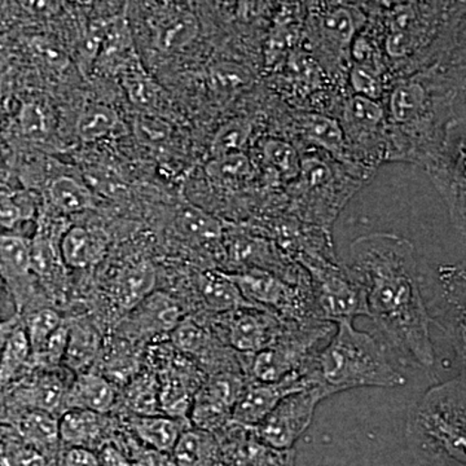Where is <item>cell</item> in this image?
<instances>
[{
    "instance_id": "1",
    "label": "cell",
    "mask_w": 466,
    "mask_h": 466,
    "mask_svg": "<svg viewBox=\"0 0 466 466\" xmlns=\"http://www.w3.org/2000/svg\"><path fill=\"white\" fill-rule=\"evenodd\" d=\"M350 256V269L366 291L368 318L395 348L421 366H433L431 320L412 242L395 233L373 232L352 241Z\"/></svg>"
},
{
    "instance_id": "2",
    "label": "cell",
    "mask_w": 466,
    "mask_h": 466,
    "mask_svg": "<svg viewBox=\"0 0 466 466\" xmlns=\"http://www.w3.org/2000/svg\"><path fill=\"white\" fill-rule=\"evenodd\" d=\"M305 379L325 400L352 389L398 388L406 382L379 342L352 323L337 324L329 341L309 364Z\"/></svg>"
},
{
    "instance_id": "3",
    "label": "cell",
    "mask_w": 466,
    "mask_h": 466,
    "mask_svg": "<svg viewBox=\"0 0 466 466\" xmlns=\"http://www.w3.org/2000/svg\"><path fill=\"white\" fill-rule=\"evenodd\" d=\"M407 437L410 449L431 461L465 466V370L435 385L408 413Z\"/></svg>"
},
{
    "instance_id": "4",
    "label": "cell",
    "mask_w": 466,
    "mask_h": 466,
    "mask_svg": "<svg viewBox=\"0 0 466 466\" xmlns=\"http://www.w3.org/2000/svg\"><path fill=\"white\" fill-rule=\"evenodd\" d=\"M336 324L309 319L285 321L283 329L268 348L250 355L248 377L253 381L278 382L285 377L302 373L318 354L321 343L329 341Z\"/></svg>"
},
{
    "instance_id": "5",
    "label": "cell",
    "mask_w": 466,
    "mask_h": 466,
    "mask_svg": "<svg viewBox=\"0 0 466 466\" xmlns=\"http://www.w3.org/2000/svg\"><path fill=\"white\" fill-rule=\"evenodd\" d=\"M309 274L315 317L328 323H352L368 317L366 291L349 266L333 257L302 256L297 259Z\"/></svg>"
},
{
    "instance_id": "6",
    "label": "cell",
    "mask_w": 466,
    "mask_h": 466,
    "mask_svg": "<svg viewBox=\"0 0 466 466\" xmlns=\"http://www.w3.org/2000/svg\"><path fill=\"white\" fill-rule=\"evenodd\" d=\"M226 274L240 290L242 299L253 308L267 309L285 321L317 319L311 287L288 283L284 279L262 269Z\"/></svg>"
},
{
    "instance_id": "7",
    "label": "cell",
    "mask_w": 466,
    "mask_h": 466,
    "mask_svg": "<svg viewBox=\"0 0 466 466\" xmlns=\"http://www.w3.org/2000/svg\"><path fill=\"white\" fill-rule=\"evenodd\" d=\"M150 364L158 380L162 415L189 422L196 392L207 377L204 370L170 342L158 343L150 350Z\"/></svg>"
},
{
    "instance_id": "8",
    "label": "cell",
    "mask_w": 466,
    "mask_h": 466,
    "mask_svg": "<svg viewBox=\"0 0 466 466\" xmlns=\"http://www.w3.org/2000/svg\"><path fill=\"white\" fill-rule=\"evenodd\" d=\"M325 397L315 386L283 398L259 425L257 437L276 450H291L311 425L317 407Z\"/></svg>"
},
{
    "instance_id": "9",
    "label": "cell",
    "mask_w": 466,
    "mask_h": 466,
    "mask_svg": "<svg viewBox=\"0 0 466 466\" xmlns=\"http://www.w3.org/2000/svg\"><path fill=\"white\" fill-rule=\"evenodd\" d=\"M284 320L267 309L244 306L218 315L217 339L227 348L244 355H256L268 348L283 329Z\"/></svg>"
},
{
    "instance_id": "10",
    "label": "cell",
    "mask_w": 466,
    "mask_h": 466,
    "mask_svg": "<svg viewBox=\"0 0 466 466\" xmlns=\"http://www.w3.org/2000/svg\"><path fill=\"white\" fill-rule=\"evenodd\" d=\"M249 377L241 372H219L205 377L193 400L189 424L217 433L231 421L232 410Z\"/></svg>"
},
{
    "instance_id": "11",
    "label": "cell",
    "mask_w": 466,
    "mask_h": 466,
    "mask_svg": "<svg viewBox=\"0 0 466 466\" xmlns=\"http://www.w3.org/2000/svg\"><path fill=\"white\" fill-rule=\"evenodd\" d=\"M434 164L429 167V174L437 184L450 208L453 226L465 231V126L464 122L451 124L443 150Z\"/></svg>"
},
{
    "instance_id": "12",
    "label": "cell",
    "mask_w": 466,
    "mask_h": 466,
    "mask_svg": "<svg viewBox=\"0 0 466 466\" xmlns=\"http://www.w3.org/2000/svg\"><path fill=\"white\" fill-rule=\"evenodd\" d=\"M216 434L222 466H296V451L263 443L249 426L229 421Z\"/></svg>"
},
{
    "instance_id": "13",
    "label": "cell",
    "mask_w": 466,
    "mask_h": 466,
    "mask_svg": "<svg viewBox=\"0 0 466 466\" xmlns=\"http://www.w3.org/2000/svg\"><path fill=\"white\" fill-rule=\"evenodd\" d=\"M311 388L305 375L296 373L278 382H258L249 380L232 410L231 422L242 426L259 425L283 398L291 392Z\"/></svg>"
},
{
    "instance_id": "14",
    "label": "cell",
    "mask_w": 466,
    "mask_h": 466,
    "mask_svg": "<svg viewBox=\"0 0 466 466\" xmlns=\"http://www.w3.org/2000/svg\"><path fill=\"white\" fill-rule=\"evenodd\" d=\"M447 287L437 297L431 323H435L443 330L447 339L452 343L456 354L465 366V283L464 272L456 269L446 281Z\"/></svg>"
},
{
    "instance_id": "15",
    "label": "cell",
    "mask_w": 466,
    "mask_h": 466,
    "mask_svg": "<svg viewBox=\"0 0 466 466\" xmlns=\"http://www.w3.org/2000/svg\"><path fill=\"white\" fill-rule=\"evenodd\" d=\"M140 64L142 61L135 47L133 33L127 20L125 16L112 18L95 61V70L100 75L118 78L119 76Z\"/></svg>"
},
{
    "instance_id": "16",
    "label": "cell",
    "mask_w": 466,
    "mask_h": 466,
    "mask_svg": "<svg viewBox=\"0 0 466 466\" xmlns=\"http://www.w3.org/2000/svg\"><path fill=\"white\" fill-rule=\"evenodd\" d=\"M60 254L64 265L85 269L99 265L108 250L106 233L84 226L70 227L60 238Z\"/></svg>"
},
{
    "instance_id": "17",
    "label": "cell",
    "mask_w": 466,
    "mask_h": 466,
    "mask_svg": "<svg viewBox=\"0 0 466 466\" xmlns=\"http://www.w3.org/2000/svg\"><path fill=\"white\" fill-rule=\"evenodd\" d=\"M116 389L100 373L84 372L66 389L64 410H85L106 415L116 406Z\"/></svg>"
},
{
    "instance_id": "18",
    "label": "cell",
    "mask_w": 466,
    "mask_h": 466,
    "mask_svg": "<svg viewBox=\"0 0 466 466\" xmlns=\"http://www.w3.org/2000/svg\"><path fill=\"white\" fill-rule=\"evenodd\" d=\"M157 283L155 267L148 260H140L125 267L112 284V297L118 308L135 309L148 299Z\"/></svg>"
},
{
    "instance_id": "19",
    "label": "cell",
    "mask_w": 466,
    "mask_h": 466,
    "mask_svg": "<svg viewBox=\"0 0 466 466\" xmlns=\"http://www.w3.org/2000/svg\"><path fill=\"white\" fill-rule=\"evenodd\" d=\"M131 433L150 450L171 455L180 435L191 424L165 415L133 416L128 422Z\"/></svg>"
},
{
    "instance_id": "20",
    "label": "cell",
    "mask_w": 466,
    "mask_h": 466,
    "mask_svg": "<svg viewBox=\"0 0 466 466\" xmlns=\"http://www.w3.org/2000/svg\"><path fill=\"white\" fill-rule=\"evenodd\" d=\"M170 456L175 466H222L216 434L193 426L183 431Z\"/></svg>"
},
{
    "instance_id": "21",
    "label": "cell",
    "mask_w": 466,
    "mask_h": 466,
    "mask_svg": "<svg viewBox=\"0 0 466 466\" xmlns=\"http://www.w3.org/2000/svg\"><path fill=\"white\" fill-rule=\"evenodd\" d=\"M202 305L211 314L222 315L233 309L250 306L242 299L240 290L229 280L225 271L210 269L201 272L196 280Z\"/></svg>"
},
{
    "instance_id": "22",
    "label": "cell",
    "mask_w": 466,
    "mask_h": 466,
    "mask_svg": "<svg viewBox=\"0 0 466 466\" xmlns=\"http://www.w3.org/2000/svg\"><path fill=\"white\" fill-rule=\"evenodd\" d=\"M32 275L30 241L23 236L0 235V278L14 290L17 302Z\"/></svg>"
},
{
    "instance_id": "23",
    "label": "cell",
    "mask_w": 466,
    "mask_h": 466,
    "mask_svg": "<svg viewBox=\"0 0 466 466\" xmlns=\"http://www.w3.org/2000/svg\"><path fill=\"white\" fill-rule=\"evenodd\" d=\"M175 231L184 241L200 248H214L223 245L225 231L219 220L208 216L201 208L191 207L180 208L175 216Z\"/></svg>"
},
{
    "instance_id": "24",
    "label": "cell",
    "mask_w": 466,
    "mask_h": 466,
    "mask_svg": "<svg viewBox=\"0 0 466 466\" xmlns=\"http://www.w3.org/2000/svg\"><path fill=\"white\" fill-rule=\"evenodd\" d=\"M106 415L85 410H66L58 419V435L67 447L92 450L106 431Z\"/></svg>"
},
{
    "instance_id": "25",
    "label": "cell",
    "mask_w": 466,
    "mask_h": 466,
    "mask_svg": "<svg viewBox=\"0 0 466 466\" xmlns=\"http://www.w3.org/2000/svg\"><path fill=\"white\" fill-rule=\"evenodd\" d=\"M69 339L64 363L75 372H87L88 368L97 360L101 350L100 337L94 325L86 320L67 324Z\"/></svg>"
},
{
    "instance_id": "26",
    "label": "cell",
    "mask_w": 466,
    "mask_h": 466,
    "mask_svg": "<svg viewBox=\"0 0 466 466\" xmlns=\"http://www.w3.org/2000/svg\"><path fill=\"white\" fill-rule=\"evenodd\" d=\"M60 242L55 244L54 238L45 228L39 227L36 235L30 241V262L32 274L48 285L60 284L66 275V265L60 254Z\"/></svg>"
},
{
    "instance_id": "27",
    "label": "cell",
    "mask_w": 466,
    "mask_h": 466,
    "mask_svg": "<svg viewBox=\"0 0 466 466\" xmlns=\"http://www.w3.org/2000/svg\"><path fill=\"white\" fill-rule=\"evenodd\" d=\"M426 86L417 79L401 82L392 90L389 112L392 121L400 125L415 124L425 115L429 106Z\"/></svg>"
},
{
    "instance_id": "28",
    "label": "cell",
    "mask_w": 466,
    "mask_h": 466,
    "mask_svg": "<svg viewBox=\"0 0 466 466\" xmlns=\"http://www.w3.org/2000/svg\"><path fill=\"white\" fill-rule=\"evenodd\" d=\"M198 29V18L189 12H179L165 17L153 26V41L159 51H179L195 41Z\"/></svg>"
},
{
    "instance_id": "29",
    "label": "cell",
    "mask_w": 466,
    "mask_h": 466,
    "mask_svg": "<svg viewBox=\"0 0 466 466\" xmlns=\"http://www.w3.org/2000/svg\"><path fill=\"white\" fill-rule=\"evenodd\" d=\"M48 198L52 207L64 214H78L95 208L90 187L72 177H60L50 184Z\"/></svg>"
},
{
    "instance_id": "30",
    "label": "cell",
    "mask_w": 466,
    "mask_h": 466,
    "mask_svg": "<svg viewBox=\"0 0 466 466\" xmlns=\"http://www.w3.org/2000/svg\"><path fill=\"white\" fill-rule=\"evenodd\" d=\"M126 407L134 416L162 415L159 408L158 380L153 370L139 372L125 385Z\"/></svg>"
},
{
    "instance_id": "31",
    "label": "cell",
    "mask_w": 466,
    "mask_h": 466,
    "mask_svg": "<svg viewBox=\"0 0 466 466\" xmlns=\"http://www.w3.org/2000/svg\"><path fill=\"white\" fill-rule=\"evenodd\" d=\"M66 389L63 381L51 372L36 376L21 391L20 398L30 410L54 413L64 408Z\"/></svg>"
},
{
    "instance_id": "32",
    "label": "cell",
    "mask_w": 466,
    "mask_h": 466,
    "mask_svg": "<svg viewBox=\"0 0 466 466\" xmlns=\"http://www.w3.org/2000/svg\"><path fill=\"white\" fill-rule=\"evenodd\" d=\"M140 372L137 350L125 339H116L109 343L104 354L103 373L113 385H126Z\"/></svg>"
},
{
    "instance_id": "33",
    "label": "cell",
    "mask_w": 466,
    "mask_h": 466,
    "mask_svg": "<svg viewBox=\"0 0 466 466\" xmlns=\"http://www.w3.org/2000/svg\"><path fill=\"white\" fill-rule=\"evenodd\" d=\"M32 359L25 329L16 328L5 336L0 351V389L14 381Z\"/></svg>"
},
{
    "instance_id": "34",
    "label": "cell",
    "mask_w": 466,
    "mask_h": 466,
    "mask_svg": "<svg viewBox=\"0 0 466 466\" xmlns=\"http://www.w3.org/2000/svg\"><path fill=\"white\" fill-rule=\"evenodd\" d=\"M119 125L118 113L106 104L86 106L76 122V134L85 143L99 142L115 134Z\"/></svg>"
},
{
    "instance_id": "35",
    "label": "cell",
    "mask_w": 466,
    "mask_h": 466,
    "mask_svg": "<svg viewBox=\"0 0 466 466\" xmlns=\"http://www.w3.org/2000/svg\"><path fill=\"white\" fill-rule=\"evenodd\" d=\"M18 431L26 444L34 449H50L60 441L58 419L54 413L30 410L21 419Z\"/></svg>"
},
{
    "instance_id": "36",
    "label": "cell",
    "mask_w": 466,
    "mask_h": 466,
    "mask_svg": "<svg viewBox=\"0 0 466 466\" xmlns=\"http://www.w3.org/2000/svg\"><path fill=\"white\" fill-rule=\"evenodd\" d=\"M302 130L308 139L332 153L334 157L342 158L345 156V134L334 119L320 115L303 116Z\"/></svg>"
},
{
    "instance_id": "37",
    "label": "cell",
    "mask_w": 466,
    "mask_h": 466,
    "mask_svg": "<svg viewBox=\"0 0 466 466\" xmlns=\"http://www.w3.org/2000/svg\"><path fill=\"white\" fill-rule=\"evenodd\" d=\"M319 32L337 48H349L357 34V21L348 8H333L318 17Z\"/></svg>"
},
{
    "instance_id": "38",
    "label": "cell",
    "mask_w": 466,
    "mask_h": 466,
    "mask_svg": "<svg viewBox=\"0 0 466 466\" xmlns=\"http://www.w3.org/2000/svg\"><path fill=\"white\" fill-rule=\"evenodd\" d=\"M118 78L124 86L128 100L137 108L149 110L157 104L158 86L150 78L143 64L127 70Z\"/></svg>"
},
{
    "instance_id": "39",
    "label": "cell",
    "mask_w": 466,
    "mask_h": 466,
    "mask_svg": "<svg viewBox=\"0 0 466 466\" xmlns=\"http://www.w3.org/2000/svg\"><path fill=\"white\" fill-rule=\"evenodd\" d=\"M250 135L251 125L247 119L236 118L227 122L214 135L211 155L213 157H220V156L241 152L249 140Z\"/></svg>"
},
{
    "instance_id": "40",
    "label": "cell",
    "mask_w": 466,
    "mask_h": 466,
    "mask_svg": "<svg viewBox=\"0 0 466 466\" xmlns=\"http://www.w3.org/2000/svg\"><path fill=\"white\" fill-rule=\"evenodd\" d=\"M382 106L379 101L367 99V97L357 96L350 100L348 109H346V119L350 130L357 133L358 130L367 133V131H375L381 126L383 121Z\"/></svg>"
},
{
    "instance_id": "41",
    "label": "cell",
    "mask_w": 466,
    "mask_h": 466,
    "mask_svg": "<svg viewBox=\"0 0 466 466\" xmlns=\"http://www.w3.org/2000/svg\"><path fill=\"white\" fill-rule=\"evenodd\" d=\"M208 174L222 183H238L253 173L250 159L242 152L214 157L208 165Z\"/></svg>"
},
{
    "instance_id": "42",
    "label": "cell",
    "mask_w": 466,
    "mask_h": 466,
    "mask_svg": "<svg viewBox=\"0 0 466 466\" xmlns=\"http://www.w3.org/2000/svg\"><path fill=\"white\" fill-rule=\"evenodd\" d=\"M263 155L269 165L275 167L285 179L299 174L300 159L290 144L281 140H267L263 146Z\"/></svg>"
},
{
    "instance_id": "43",
    "label": "cell",
    "mask_w": 466,
    "mask_h": 466,
    "mask_svg": "<svg viewBox=\"0 0 466 466\" xmlns=\"http://www.w3.org/2000/svg\"><path fill=\"white\" fill-rule=\"evenodd\" d=\"M63 323L64 320L60 314L52 309H42L32 315L25 330L30 348H32V354L41 348L43 343L47 341Z\"/></svg>"
},
{
    "instance_id": "44",
    "label": "cell",
    "mask_w": 466,
    "mask_h": 466,
    "mask_svg": "<svg viewBox=\"0 0 466 466\" xmlns=\"http://www.w3.org/2000/svg\"><path fill=\"white\" fill-rule=\"evenodd\" d=\"M67 339H69V328L64 321L56 332L52 334L41 348L33 352L30 360H34L36 366L47 370L56 368L58 364L63 363L64 358H66Z\"/></svg>"
},
{
    "instance_id": "45",
    "label": "cell",
    "mask_w": 466,
    "mask_h": 466,
    "mask_svg": "<svg viewBox=\"0 0 466 466\" xmlns=\"http://www.w3.org/2000/svg\"><path fill=\"white\" fill-rule=\"evenodd\" d=\"M110 20L96 21L88 27L86 33L85 41L81 46V58L82 66L88 70L94 67L95 61H96L97 54H99L101 45H103L104 36H106V30H108Z\"/></svg>"
},
{
    "instance_id": "46",
    "label": "cell",
    "mask_w": 466,
    "mask_h": 466,
    "mask_svg": "<svg viewBox=\"0 0 466 466\" xmlns=\"http://www.w3.org/2000/svg\"><path fill=\"white\" fill-rule=\"evenodd\" d=\"M416 46L415 35L408 26H392L391 32L386 36V52L392 58L408 56V55L412 54Z\"/></svg>"
},
{
    "instance_id": "47",
    "label": "cell",
    "mask_w": 466,
    "mask_h": 466,
    "mask_svg": "<svg viewBox=\"0 0 466 466\" xmlns=\"http://www.w3.org/2000/svg\"><path fill=\"white\" fill-rule=\"evenodd\" d=\"M350 79H351L352 87L358 92L359 96L376 101L381 96L383 90L382 85L380 79L377 78L375 73L355 66L354 69L351 70Z\"/></svg>"
},
{
    "instance_id": "48",
    "label": "cell",
    "mask_w": 466,
    "mask_h": 466,
    "mask_svg": "<svg viewBox=\"0 0 466 466\" xmlns=\"http://www.w3.org/2000/svg\"><path fill=\"white\" fill-rule=\"evenodd\" d=\"M26 218V210L17 200L16 195L0 189V227L12 228Z\"/></svg>"
},
{
    "instance_id": "49",
    "label": "cell",
    "mask_w": 466,
    "mask_h": 466,
    "mask_svg": "<svg viewBox=\"0 0 466 466\" xmlns=\"http://www.w3.org/2000/svg\"><path fill=\"white\" fill-rule=\"evenodd\" d=\"M213 84L216 85L218 90L233 91L247 84L248 76L244 70L236 66H218L211 72Z\"/></svg>"
},
{
    "instance_id": "50",
    "label": "cell",
    "mask_w": 466,
    "mask_h": 466,
    "mask_svg": "<svg viewBox=\"0 0 466 466\" xmlns=\"http://www.w3.org/2000/svg\"><path fill=\"white\" fill-rule=\"evenodd\" d=\"M135 131L142 142L158 144L164 142L168 135V126L149 116H142L135 122Z\"/></svg>"
},
{
    "instance_id": "51",
    "label": "cell",
    "mask_w": 466,
    "mask_h": 466,
    "mask_svg": "<svg viewBox=\"0 0 466 466\" xmlns=\"http://www.w3.org/2000/svg\"><path fill=\"white\" fill-rule=\"evenodd\" d=\"M303 182L312 188L323 186L332 177L330 168L318 158H305L300 161V170Z\"/></svg>"
},
{
    "instance_id": "52",
    "label": "cell",
    "mask_w": 466,
    "mask_h": 466,
    "mask_svg": "<svg viewBox=\"0 0 466 466\" xmlns=\"http://www.w3.org/2000/svg\"><path fill=\"white\" fill-rule=\"evenodd\" d=\"M21 126H23L24 131L32 137L45 135L47 131V118H46L41 106H35V104L26 106L21 113Z\"/></svg>"
},
{
    "instance_id": "53",
    "label": "cell",
    "mask_w": 466,
    "mask_h": 466,
    "mask_svg": "<svg viewBox=\"0 0 466 466\" xmlns=\"http://www.w3.org/2000/svg\"><path fill=\"white\" fill-rule=\"evenodd\" d=\"M7 466H46V459L41 451L29 444L16 447L5 459Z\"/></svg>"
},
{
    "instance_id": "54",
    "label": "cell",
    "mask_w": 466,
    "mask_h": 466,
    "mask_svg": "<svg viewBox=\"0 0 466 466\" xmlns=\"http://www.w3.org/2000/svg\"><path fill=\"white\" fill-rule=\"evenodd\" d=\"M63 466H100L94 450L86 447H67L63 456Z\"/></svg>"
},
{
    "instance_id": "55",
    "label": "cell",
    "mask_w": 466,
    "mask_h": 466,
    "mask_svg": "<svg viewBox=\"0 0 466 466\" xmlns=\"http://www.w3.org/2000/svg\"><path fill=\"white\" fill-rule=\"evenodd\" d=\"M100 466H133V462L115 444L106 443L97 452Z\"/></svg>"
},
{
    "instance_id": "56",
    "label": "cell",
    "mask_w": 466,
    "mask_h": 466,
    "mask_svg": "<svg viewBox=\"0 0 466 466\" xmlns=\"http://www.w3.org/2000/svg\"><path fill=\"white\" fill-rule=\"evenodd\" d=\"M35 47L42 58L50 61V63L55 64V66H57V64H60L61 61L64 60V56L61 55V52L58 51L57 48H54V46L50 45L48 42H35Z\"/></svg>"
},
{
    "instance_id": "57",
    "label": "cell",
    "mask_w": 466,
    "mask_h": 466,
    "mask_svg": "<svg viewBox=\"0 0 466 466\" xmlns=\"http://www.w3.org/2000/svg\"><path fill=\"white\" fill-rule=\"evenodd\" d=\"M5 283L2 278H0V299H2L3 291H5Z\"/></svg>"
},
{
    "instance_id": "58",
    "label": "cell",
    "mask_w": 466,
    "mask_h": 466,
    "mask_svg": "<svg viewBox=\"0 0 466 466\" xmlns=\"http://www.w3.org/2000/svg\"><path fill=\"white\" fill-rule=\"evenodd\" d=\"M3 342H5V339H2V334H0V351H2Z\"/></svg>"
},
{
    "instance_id": "59",
    "label": "cell",
    "mask_w": 466,
    "mask_h": 466,
    "mask_svg": "<svg viewBox=\"0 0 466 466\" xmlns=\"http://www.w3.org/2000/svg\"><path fill=\"white\" fill-rule=\"evenodd\" d=\"M0 325H2V319H0Z\"/></svg>"
}]
</instances>
